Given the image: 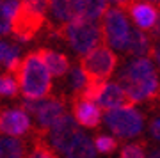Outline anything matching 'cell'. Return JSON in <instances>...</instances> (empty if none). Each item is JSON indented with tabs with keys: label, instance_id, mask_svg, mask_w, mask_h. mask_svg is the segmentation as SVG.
<instances>
[{
	"label": "cell",
	"instance_id": "6da1fadb",
	"mask_svg": "<svg viewBox=\"0 0 160 158\" xmlns=\"http://www.w3.org/2000/svg\"><path fill=\"white\" fill-rule=\"evenodd\" d=\"M116 82L125 89L133 105L155 101L160 92L158 73L155 69L153 61L148 57H137L126 62L118 73Z\"/></svg>",
	"mask_w": 160,
	"mask_h": 158
},
{
	"label": "cell",
	"instance_id": "7a4b0ae2",
	"mask_svg": "<svg viewBox=\"0 0 160 158\" xmlns=\"http://www.w3.org/2000/svg\"><path fill=\"white\" fill-rule=\"evenodd\" d=\"M16 80L20 92L25 100H45L52 94V75L46 68L45 61L36 52H29L22 59L20 69L16 71Z\"/></svg>",
	"mask_w": 160,
	"mask_h": 158
},
{
	"label": "cell",
	"instance_id": "3957f363",
	"mask_svg": "<svg viewBox=\"0 0 160 158\" xmlns=\"http://www.w3.org/2000/svg\"><path fill=\"white\" fill-rule=\"evenodd\" d=\"M53 37L66 41L69 48L82 59L87 53H91L94 48L103 45V28L98 20H89L82 16L73 23H68L66 27L59 28Z\"/></svg>",
	"mask_w": 160,
	"mask_h": 158
},
{
	"label": "cell",
	"instance_id": "277c9868",
	"mask_svg": "<svg viewBox=\"0 0 160 158\" xmlns=\"http://www.w3.org/2000/svg\"><path fill=\"white\" fill-rule=\"evenodd\" d=\"M118 62L119 59L112 52V48H109L103 43L98 48H94L91 53L82 57L78 64L91 82H107L109 77H112V73L118 68Z\"/></svg>",
	"mask_w": 160,
	"mask_h": 158
},
{
	"label": "cell",
	"instance_id": "5b68a950",
	"mask_svg": "<svg viewBox=\"0 0 160 158\" xmlns=\"http://www.w3.org/2000/svg\"><path fill=\"white\" fill-rule=\"evenodd\" d=\"M103 121L119 141L141 135V131L144 128V116L133 107L107 110L103 116Z\"/></svg>",
	"mask_w": 160,
	"mask_h": 158
},
{
	"label": "cell",
	"instance_id": "8992f818",
	"mask_svg": "<svg viewBox=\"0 0 160 158\" xmlns=\"http://www.w3.org/2000/svg\"><path fill=\"white\" fill-rule=\"evenodd\" d=\"M48 25V18L43 12L34 11L27 4L20 2L18 12L11 22V36L20 43H29Z\"/></svg>",
	"mask_w": 160,
	"mask_h": 158
},
{
	"label": "cell",
	"instance_id": "52a82bcc",
	"mask_svg": "<svg viewBox=\"0 0 160 158\" xmlns=\"http://www.w3.org/2000/svg\"><path fill=\"white\" fill-rule=\"evenodd\" d=\"M103 43L114 50H126L128 37H130V25L125 12L119 7H109L103 14Z\"/></svg>",
	"mask_w": 160,
	"mask_h": 158
},
{
	"label": "cell",
	"instance_id": "ba28073f",
	"mask_svg": "<svg viewBox=\"0 0 160 158\" xmlns=\"http://www.w3.org/2000/svg\"><path fill=\"white\" fill-rule=\"evenodd\" d=\"M66 108H68V98L64 96V94L41 100L39 108H38V112L34 114L36 128H32V131L46 137V133H48V130H50L52 126L57 123L62 116L68 114Z\"/></svg>",
	"mask_w": 160,
	"mask_h": 158
},
{
	"label": "cell",
	"instance_id": "9c48e42d",
	"mask_svg": "<svg viewBox=\"0 0 160 158\" xmlns=\"http://www.w3.org/2000/svg\"><path fill=\"white\" fill-rule=\"evenodd\" d=\"M78 18H82V0H50V20L46 25L48 37H53L59 28Z\"/></svg>",
	"mask_w": 160,
	"mask_h": 158
},
{
	"label": "cell",
	"instance_id": "30bf717a",
	"mask_svg": "<svg viewBox=\"0 0 160 158\" xmlns=\"http://www.w3.org/2000/svg\"><path fill=\"white\" fill-rule=\"evenodd\" d=\"M82 131L78 128V123L73 116H62L57 123L52 126L48 133H46V142L52 146V149L55 153H62L66 155V151L69 149V146L75 142V139L80 135Z\"/></svg>",
	"mask_w": 160,
	"mask_h": 158
},
{
	"label": "cell",
	"instance_id": "8fae6325",
	"mask_svg": "<svg viewBox=\"0 0 160 158\" xmlns=\"http://www.w3.org/2000/svg\"><path fill=\"white\" fill-rule=\"evenodd\" d=\"M29 131H32V123L23 108H0V133L9 137H23Z\"/></svg>",
	"mask_w": 160,
	"mask_h": 158
},
{
	"label": "cell",
	"instance_id": "7c38bea8",
	"mask_svg": "<svg viewBox=\"0 0 160 158\" xmlns=\"http://www.w3.org/2000/svg\"><path fill=\"white\" fill-rule=\"evenodd\" d=\"M94 103H96L100 108H105V110L132 107V105H133L130 96L126 94L125 89H123L118 82H105V84L102 85V91H100V94H98Z\"/></svg>",
	"mask_w": 160,
	"mask_h": 158
},
{
	"label": "cell",
	"instance_id": "4fadbf2b",
	"mask_svg": "<svg viewBox=\"0 0 160 158\" xmlns=\"http://www.w3.org/2000/svg\"><path fill=\"white\" fill-rule=\"evenodd\" d=\"M71 108H73V117L77 119V123L86 126V128H98L102 123V108L96 103L82 100V98H75L71 100Z\"/></svg>",
	"mask_w": 160,
	"mask_h": 158
},
{
	"label": "cell",
	"instance_id": "5bb4252c",
	"mask_svg": "<svg viewBox=\"0 0 160 158\" xmlns=\"http://www.w3.org/2000/svg\"><path fill=\"white\" fill-rule=\"evenodd\" d=\"M128 14L132 16L135 27L139 30H151L155 27V23L158 20V12L155 9V6L148 4V2H141V0H132L130 4L125 7Z\"/></svg>",
	"mask_w": 160,
	"mask_h": 158
},
{
	"label": "cell",
	"instance_id": "9a60e30c",
	"mask_svg": "<svg viewBox=\"0 0 160 158\" xmlns=\"http://www.w3.org/2000/svg\"><path fill=\"white\" fill-rule=\"evenodd\" d=\"M38 53L41 55V59L45 61L46 68L50 71L52 77L55 78H62L66 73H69L71 64H69L68 55H64L61 52H55L52 48H38Z\"/></svg>",
	"mask_w": 160,
	"mask_h": 158
},
{
	"label": "cell",
	"instance_id": "2e32d148",
	"mask_svg": "<svg viewBox=\"0 0 160 158\" xmlns=\"http://www.w3.org/2000/svg\"><path fill=\"white\" fill-rule=\"evenodd\" d=\"M151 39L149 36L144 32V30H132L130 32V37H128V45H126V53L128 55H133L135 59L137 57H144L146 53H149V48H151Z\"/></svg>",
	"mask_w": 160,
	"mask_h": 158
},
{
	"label": "cell",
	"instance_id": "e0dca14e",
	"mask_svg": "<svg viewBox=\"0 0 160 158\" xmlns=\"http://www.w3.org/2000/svg\"><path fill=\"white\" fill-rule=\"evenodd\" d=\"M27 142L18 137L0 135V158H25Z\"/></svg>",
	"mask_w": 160,
	"mask_h": 158
},
{
	"label": "cell",
	"instance_id": "ac0fdd59",
	"mask_svg": "<svg viewBox=\"0 0 160 158\" xmlns=\"http://www.w3.org/2000/svg\"><path fill=\"white\" fill-rule=\"evenodd\" d=\"M66 158H94L96 156V146L94 142L86 135V133H80L75 142L69 146V149L64 155Z\"/></svg>",
	"mask_w": 160,
	"mask_h": 158
},
{
	"label": "cell",
	"instance_id": "d6986e66",
	"mask_svg": "<svg viewBox=\"0 0 160 158\" xmlns=\"http://www.w3.org/2000/svg\"><path fill=\"white\" fill-rule=\"evenodd\" d=\"M25 158H59L57 153L52 149V146L46 142V137L32 131L30 133V149L27 151Z\"/></svg>",
	"mask_w": 160,
	"mask_h": 158
},
{
	"label": "cell",
	"instance_id": "ffe728a7",
	"mask_svg": "<svg viewBox=\"0 0 160 158\" xmlns=\"http://www.w3.org/2000/svg\"><path fill=\"white\" fill-rule=\"evenodd\" d=\"M89 84V78L86 77L84 73V69L80 68V64H75L73 68L69 69L68 73V91H69V101L75 100V98H78L84 89H86V85Z\"/></svg>",
	"mask_w": 160,
	"mask_h": 158
},
{
	"label": "cell",
	"instance_id": "44dd1931",
	"mask_svg": "<svg viewBox=\"0 0 160 158\" xmlns=\"http://www.w3.org/2000/svg\"><path fill=\"white\" fill-rule=\"evenodd\" d=\"M107 0H82V16L89 20H98L100 16L105 14Z\"/></svg>",
	"mask_w": 160,
	"mask_h": 158
},
{
	"label": "cell",
	"instance_id": "7402d4cb",
	"mask_svg": "<svg viewBox=\"0 0 160 158\" xmlns=\"http://www.w3.org/2000/svg\"><path fill=\"white\" fill-rule=\"evenodd\" d=\"M20 92V85H18L16 77L9 73L0 75V96L2 98H14Z\"/></svg>",
	"mask_w": 160,
	"mask_h": 158
},
{
	"label": "cell",
	"instance_id": "603a6c76",
	"mask_svg": "<svg viewBox=\"0 0 160 158\" xmlns=\"http://www.w3.org/2000/svg\"><path fill=\"white\" fill-rule=\"evenodd\" d=\"M94 146H96V151L103 153V155H110L119 147V139H114L107 133H98L94 137Z\"/></svg>",
	"mask_w": 160,
	"mask_h": 158
},
{
	"label": "cell",
	"instance_id": "cb8c5ba5",
	"mask_svg": "<svg viewBox=\"0 0 160 158\" xmlns=\"http://www.w3.org/2000/svg\"><path fill=\"white\" fill-rule=\"evenodd\" d=\"M146 141L133 142V144H126L121 147L119 158H148L146 156Z\"/></svg>",
	"mask_w": 160,
	"mask_h": 158
},
{
	"label": "cell",
	"instance_id": "d4e9b609",
	"mask_svg": "<svg viewBox=\"0 0 160 158\" xmlns=\"http://www.w3.org/2000/svg\"><path fill=\"white\" fill-rule=\"evenodd\" d=\"M11 16L6 9V2L0 0V36H6L11 32Z\"/></svg>",
	"mask_w": 160,
	"mask_h": 158
},
{
	"label": "cell",
	"instance_id": "484cf974",
	"mask_svg": "<svg viewBox=\"0 0 160 158\" xmlns=\"http://www.w3.org/2000/svg\"><path fill=\"white\" fill-rule=\"evenodd\" d=\"M149 39H151V43H160V14H158V20H157V23H155V27L149 30Z\"/></svg>",
	"mask_w": 160,
	"mask_h": 158
},
{
	"label": "cell",
	"instance_id": "4316f807",
	"mask_svg": "<svg viewBox=\"0 0 160 158\" xmlns=\"http://www.w3.org/2000/svg\"><path fill=\"white\" fill-rule=\"evenodd\" d=\"M149 133H151V137H153L155 141H160V117L151 121V124H149Z\"/></svg>",
	"mask_w": 160,
	"mask_h": 158
},
{
	"label": "cell",
	"instance_id": "83f0119b",
	"mask_svg": "<svg viewBox=\"0 0 160 158\" xmlns=\"http://www.w3.org/2000/svg\"><path fill=\"white\" fill-rule=\"evenodd\" d=\"M148 55L153 59V62H157V66L160 68V43H155V45H151Z\"/></svg>",
	"mask_w": 160,
	"mask_h": 158
},
{
	"label": "cell",
	"instance_id": "f1b7e54d",
	"mask_svg": "<svg viewBox=\"0 0 160 158\" xmlns=\"http://www.w3.org/2000/svg\"><path fill=\"white\" fill-rule=\"evenodd\" d=\"M7 52H9V45H7V43H0V62H2V64L6 61Z\"/></svg>",
	"mask_w": 160,
	"mask_h": 158
},
{
	"label": "cell",
	"instance_id": "f546056e",
	"mask_svg": "<svg viewBox=\"0 0 160 158\" xmlns=\"http://www.w3.org/2000/svg\"><path fill=\"white\" fill-rule=\"evenodd\" d=\"M107 2H109V4H114V6H119V7H123V9H125V7L130 4L132 0H107Z\"/></svg>",
	"mask_w": 160,
	"mask_h": 158
},
{
	"label": "cell",
	"instance_id": "4dcf8cb0",
	"mask_svg": "<svg viewBox=\"0 0 160 158\" xmlns=\"http://www.w3.org/2000/svg\"><path fill=\"white\" fill-rule=\"evenodd\" d=\"M148 158H160V147H155V149H151L148 155Z\"/></svg>",
	"mask_w": 160,
	"mask_h": 158
},
{
	"label": "cell",
	"instance_id": "1f68e13d",
	"mask_svg": "<svg viewBox=\"0 0 160 158\" xmlns=\"http://www.w3.org/2000/svg\"><path fill=\"white\" fill-rule=\"evenodd\" d=\"M158 107H160V92H158V96H157V100L149 103V108H158Z\"/></svg>",
	"mask_w": 160,
	"mask_h": 158
},
{
	"label": "cell",
	"instance_id": "d6a6232c",
	"mask_svg": "<svg viewBox=\"0 0 160 158\" xmlns=\"http://www.w3.org/2000/svg\"><path fill=\"white\" fill-rule=\"evenodd\" d=\"M142 2H148V4H157L160 7V0H142Z\"/></svg>",
	"mask_w": 160,
	"mask_h": 158
}]
</instances>
